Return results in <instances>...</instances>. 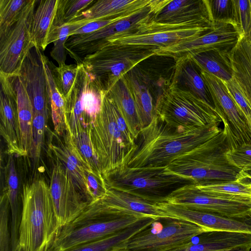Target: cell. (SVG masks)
Instances as JSON below:
<instances>
[{
    "instance_id": "cell-48",
    "label": "cell",
    "mask_w": 251,
    "mask_h": 251,
    "mask_svg": "<svg viewBox=\"0 0 251 251\" xmlns=\"http://www.w3.org/2000/svg\"><path fill=\"white\" fill-rule=\"evenodd\" d=\"M87 182L91 197V201L102 196L107 190L105 180L100 173L93 171L87 172Z\"/></svg>"
},
{
    "instance_id": "cell-42",
    "label": "cell",
    "mask_w": 251,
    "mask_h": 251,
    "mask_svg": "<svg viewBox=\"0 0 251 251\" xmlns=\"http://www.w3.org/2000/svg\"><path fill=\"white\" fill-rule=\"evenodd\" d=\"M226 156L232 165L245 172L251 171V143L230 149Z\"/></svg>"
},
{
    "instance_id": "cell-44",
    "label": "cell",
    "mask_w": 251,
    "mask_h": 251,
    "mask_svg": "<svg viewBox=\"0 0 251 251\" xmlns=\"http://www.w3.org/2000/svg\"><path fill=\"white\" fill-rule=\"evenodd\" d=\"M208 1L214 23L235 22L233 0H208Z\"/></svg>"
},
{
    "instance_id": "cell-22",
    "label": "cell",
    "mask_w": 251,
    "mask_h": 251,
    "mask_svg": "<svg viewBox=\"0 0 251 251\" xmlns=\"http://www.w3.org/2000/svg\"><path fill=\"white\" fill-rule=\"evenodd\" d=\"M213 29L196 28L136 31L114 36L107 40L103 47L108 45H125L160 49L197 37Z\"/></svg>"
},
{
    "instance_id": "cell-56",
    "label": "cell",
    "mask_w": 251,
    "mask_h": 251,
    "mask_svg": "<svg viewBox=\"0 0 251 251\" xmlns=\"http://www.w3.org/2000/svg\"><path fill=\"white\" fill-rule=\"evenodd\" d=\"M250 122H251V117H250Z\"/></svg>"
},
{
    "instance_id": "cell-36",
    "label": "cell",
    "mask_w": 251,
    "mask_h": 251,
    "mask_svg": "<svg viewBox=\"0 0 251 251\" xmlns=\"http://www.w3.org/2000/svg\"><path fill=\"white\" fill-rule=\"evenodd\" d=\"M29 0H0V40L18 21Z\"/></svg>"
},
{
    "instance_id": "cell-32",
    "label": "cell",
    "mask_w": 251,
    "mask_h": 251,
    "mask_svg": "<svg viewBox=\"0 0 251 251\" xmlns=\"http://www.w3.org/2000/svg\"><path fill=\"white\" fill-rule=\"evenodd\" d=\"M5 189L8 195L11 217V251H17L21 215L19 204V179L14 155H9L5 167Z\"/></svg>"
},
{
    "instance_id": "cell-21",
    "label": "cell",
    "mask_w": 251,
    "mask_h": 251,
    "mask_svg": "<svg viewBox=\"0 0 251 251\" xmlns=\"http://www.w3.org/2000/svg\"><path fill=\"white\" fill-rule=\"evenodd\" d=\"M43 53L37 47H33L15 74L19 76L25 86L33 104L34 113H43L49 110Z\"/></svg>"
},
{
    "instance_id": "cell-5",
    "label": "cell",
    "mask_w": 251,
    "mask_h": 251,
    "mask_svg": "<svg viewBox=\"0 0 251 251\" xmlns=\"http://www.w3.org/2000/svg\"><path fill=\"white\" fill-rule=\"evenodd\" d=\"M90 135L103 178L127 166L137 149L126 141L119 131L114 116L112 100L106 93L101 110L90 126Z\"/></svg>"
},
{
    "instance_id": "cell-29",
    "label": "cell",
    "mask_w": 251,
    "mask_h": 251,
    "mask_svg": "<svg viewBox=\"0 0 251 251\" xmlns=\"http://www.w3.org/2000/svg\"><path fill=\"white\" fill-rule=\"evenodd\" d=\"M58 0L38 1L31 24L32 41L43 51L49 45V37L53 28Z\"/></svg>"
},
{
    "instance_id": "cell-8",
    "label": "cell",
    "mask_w": 251,
    "mask_h": 251,
    "mask_svg": "<svg viewBox=\"0 0 251 251\" xmlns=\"http://www.w3.org/2000/svg\"><path fill=\"white\" fill-rule=\"evenodd\" d=\"M156 49L139 46L108 45L85 56L81 63L106 93L135 66L156 55Z\"/></svg>"
},
{
    "instance_id": "cell-27",
    "label": "cell",
    "mask_w": 251,
    "mask_h": 251,
    "mask_svg": "<svg viewBox=\"0 0 251 251\" xmlns=\"http://www.w3.org/2000/svg\"><path fill=\"white\" fill-rule=\"evenodd\" d=\"M151 0H95L92 4L79 13L72 22H77L85 25L94 21L116 17L142 9L148 5Z\"/></svg>"
},
{
    "instance_id": "cell-45",
    "label": "cell",
    "mask_w": 251,
    "mask_h": 251,
    "mask_svg": "<svg viewBox=\"0 0 251 251\" xmlns=\"http://www.w3.org/2000/svg\"><path fill=\"white\" fill-rule=\"evenodd\" d=\"M234 22L244 34L247 35L251 28V11L249 0H233Z\"/></svg>"
},
{
    "instance_id": "cell-38",
    "label": "cell",
    "mask_w": 251,
    "mask_h": 251,
    "mask_svg": "<svg viewBox=\"0 0 251 251\" xmlns=\"http://www.w3.org/2000/svg\"><path fill=\"white\" fill-rule=\"evenodd\" d=\"M195 185L201 191L209 194L251 197V189L249 185L238 179L219 183Z\"/></svg>"
},
{
    "instance_id": "cell-39",
    "label": "cell",
    "mask_w": 251,
    "mask_h": 251,
    "mask_svg": "<svg viewBox=\"0 0 251 251\" xmlns=\"http://www.w3.org/2000/svg\"><path fill=\"white\" fill-rule=\"evenodd\" d=\"M82 64L67 65L55 67L52 65V73L57 87L65 98L73 87L81 67Z\"/></svg>"
},
{
    "instance_id": "cell-33",
    "label": "cell",
    "mask_w": 251,
    "mask_h": 251,
    "mask_svg": "<svg viewBox=\"0 0 251 251\" xmlns=\"http://www.w3.org/2000/svg\"><path fill=\"white\" fill-rule=\"evenodd\" d=\"M156 221L144 218L134 225L113 234L73 249L69 251H110L125 244L137 234L143 232Z\"/></svg>"
},
{
    "instance_id": "cell-40",
    "label": "cell",
    "mask_w": 251,
    "mask_h": 251,
    "mask_svg": "<svg viewBox=\"0 0 251 251\" xmlns=\"http://www.w3.org/2000/svg\"><path fill=\"white\" fill-rule=\"evenodd\" d=\"M90 128V126L83 131L72 136L77 151L85 164L92 171L101 173L91 140Z\"/></svg>"
},
{
    "instance_id": "cell-55",
    "label": "cell",
    "mask_w": 251,
    "mask_h": 251,
    "mask_svg": "<svg viewBox=\"0 0 251 251\" xmlns=\"http://www.w3.org/2000/svg\"><path fill=\"white\" fill-rule=\"evenodd\" d=\"M249 188L251 189V184L249 185Z\"/></svg>"
},
{
    "instance_id": "cell-51",
    "label": "cell",
    "mask_w": 251,
    "mask_h": 251,
    "mask_svg": "<svg viewBox=\"0 0 251 251\" xmlns=\"http://www.w3.org/2000/svg\"><path fill=\"white\" fill-rule=\"evenodd\" d=\"M249 38V39L251 41V28L249 32V33L246 35Z\"/></svg>"
},
{
    "instance_id": "cell-34",
    "label": "cell",
    "mask_w": 251,
    "mask_h": 251,
    "mask_svg": "<svg viewBox=\"0 0 251 251\" xmlns=\"http://www.w3.org/2000/svg\"><path fill=\"white\" fill-rule=\"evenodd\" d=\"M227 51L212 50L187 57L199 70L212 75L223 81H227L233 78L232 72L226 56Z\"/></svg>"
},
{
    "instance_id": "cell-3",
    "label": "cell",
    "mask_w": 251,
    "mask_h": 251,
    "mask_svg": "<svg viewBox=\"0 0 251 251\" xmlns=\"http://www.w3.org/2000/svg\"><path fill=\"white\" fill-rule=\"evenodd\" d=\"M234 146L229 131L224 126L217 135L179 156L168 166L172 172L206 184L237 180L241 170L232 165L226 154Z\"/></svg>"
},
{
    "instance_id": "cell-53",
    "label": "cell",
    "mask_w": 251,
    "mask_h": 251,
    "mask_svg": "<svg viewBox=\"0 0 251 251\" xmlns=\"http://www.w3.org/2000/svg\"><path fill=\"white\" fill-rule=\"evenodd\" d=\"M17 251H24V250L22 249H21L19 247H18Z\"/></svg>"
},
{
    "instance_id": "cell-6",
    "label": "cell",
    "mask_w": 251,
    "mask_h": 251,
    "mask_svg": "<svg viewBox=\"0 0 251 251\" xmlns=\"http://www.w3.org/2000/svg\"><path fill=\"white\" fill-rule=\"evenodd\" d=\"M126 215L139 218L172 220L161 211L156 203L132 194L108 188L101 197L89 202L85 210L61 230H70L93 222L111 220Z\"/></svg>"
},
{
    "instance_id": "cell-16",
    "label": "cell",
    "mask_w": 251,
    "mask_h": 251,
    "mask_svg": "<svg viewBox=\"0 0 251 251\" xmlns=\"http://www.w3.org/2000/svg\"><path fill=\"white\" fill-rule=\"evenodd\" d=\"M36 2L29 0L18 21L0 40V73L7 75L16 74L28 52L35 46L31 24Z\"/></svg>"
},
{
    "instance_id": "cell-30",
    "label": "cell",
    "mask_w": 251,
    "mask_h": 251,
    "mask_svg": "<svg viewBox=\"0 0 251 251\" xmlns=\"http://www.w3.org/2000/svg\"><path fill=\"white\" fill-rule=\"evenodd\" d=\"M105 93L113 100L136 141L141 128L134 98L124 76Z\"/></svg>"
},
{
    "instance_id": "cell-49",
    "label": "cell",
    "mask_w": 251,
    "mask_h": 251,
    "mask_svg": "<svg viewBox=\"0 0 251 251\" xmlns=\"http://www.w3.org/2000/svg\"><path fill=\"white\" fill-rule=\"evenodd\" d=\"M251 247L245 246L221 251H251Z\"/></svg>"
},
{
    "instance_id": "cell-24",
    "label": "cell",
    "mask_w": 251,
    "mask_h": 251,
    "mask_svg": "<svg viewBox=\"0 0 251 251\" xmlns=\"http://www.w3.org/2000/svg\"><path fill=\"white\" fill-rule=\"evenodd\" d=\"M196 242L189 243L168 251H221L235 248L251 247V233L212 230L198 236Z\"/></svg>"
},
{
    "instance_id": "cell-47",
    "label": "cell",
    "mask_w": 251,
    "mask_h": 251,
    "mask_svg": "<svg viewBox=\"0 0 251 251\" xmlns=\"http://www.w3.org/2000/svg\"><path fill=\"white\" fill-rule=\"evenodd\" d=\"M139 10L124 14L114 18L91 22L73 31L70 34V37L72 36L84 35L95 32L114 22L128 17Z\"/></svg>"
},
{
    "instance_id": "cell-13",
    "label": "cell",
    "mask_w": 251,
    "mask_h": 251,
    "mask_svg": "<svg viewBox=\"0 0 251 251\" xmlns=\"http://www.w3.org/2000/svg\"><path fill=\"white\" fill-rule=\"evenodd\" d=\"M215 25L214 29L197 37L157 49L156 55L170 57L176 61L209 50L229 51L244 34L234 22H218Z\"/></svg>"
},
{
    "instance_id": "cell-18",
    "label": "cell",
    "mask_w": 251,
    "mask_h": 251,
    "mask_svg": "<svg viewBox=\"0 0 251 251\" xmlns=\"http://www.w3.org/2000/svg\"><path fill=\"white\" fill-rule=\"evenodd\" d=\"M143 218L126 215L111 220L93 222L70 230L60 231L49 251H69L120 231Z\"/></svg>"
},
{
    "instance_id": "cell-26",
    "label": "cell",
    "mask_w": 251,
    "mask_h": 251,
    "mask_svg": "<svg viewBox=\"0 0 251 251\" xmlns=\"http://www.w3.org/2000/svg\"><path fill=\"white\" fill-rule=\"evenodd\" d=\"M171 84L190 92L215 108L200 70L189 57H184L175 61Z\"/></svg>"
},
{
    "instance_id": "cell-12",
    "label": "cell",
    "mask_w": 251,
    "mask_h": 251,
    "mask_svg": "<svg viewBox=\"0 0 251 251\" xmlns=\"http://www.w3.org/2000/svg\"><path fill=\"white\" fill-rule=\"evenodd\" d=\"M165 202L229 216H245L251 214V197L209 194L198 189L195 184L173 191L166 198Z\"/></svg>"
},
{
    "instance_id": "cell-35",
    "label": "cell",
    "mask_w": 251,
    "mask_h": 251,
    "mask_svg": "<svg viewBox=\"0 0 251 251\" xmlns=\"http://www.w3.org/2000/svg\"><path fill=\"white\" fill-rule=\"evenodd\" d=\"M83 25L84 24L76 22L59 26L53 25L49 37V44H53L50 54L59 66L65 64L67 53L65 44L70 34Z\"/></svg>"
},
{
    "instance_id": "cell-54",
    "label": "cell",
    "mask_w": 251,
    "mask_h": 251,
    "mask_svg": "<svg viewBox=\"0 0 251 251\" xmlns=\"http://www.w3.org/2000/svg\"><path fill=\"white\" fill-rule=\"evenodd\" d=\"M250 7L251 11V0H249Z\"/></svg>"
},
{
    "instance_id": "cell-28",
    "label": "cell",
    "mask_w": 251,
    "mask_h": 251,
    "mask_svg": "<svg viewBox=\"0 0 251 251\" xmlns=\"http://www.w3.org/2000/svg\"><path fill=\"white\" fill-rule=\"evenodd\" d=\"M16 92L17 111L23 149L25 156L32 150V124L34 108L25 86L16 74L9 75Z\"/></svg>"
},
{
    "instance_id": "cell-1",
    "label": "cell",
    "mask_w": 251,
    "mask_h": 251,
    "mask_svg": "<svg viewBox=\"0 0 251 251\" xmlns=\"http://www.w3.org/2000/svg\"><path fill=\"white\" fill-rule=\"evenodd\" d=\"M220 123L180 130L171 127L156 117L142 129L137 148L127 166L133 168L167 167L179 156L218 134Z\"/></svg>"
},
{
    "instance_id": "cell-31",
    "label": "cell",
    "mask_w": 251,
    "mask_h": 251,
    "mask_svg": "<svg viewBox=\"0 0 251 251\" xmlns=\"http://www.w3.org/2000/svg\"><path fill=\"white\" fill-rule=\"evenodd\" d=\"M42 60L46 75L49 103L55 132L59 136H63L67 131L68 126L66 116V101L65 97L59 91L54 79L52 65L43 53Z\"/></svg>"
},
{
    "instance_id": "cell-10",
    "label": "cell",
    "mask_w": 251,
    "mask_h": 251,
    "mask_svg": "<svg viewBox=\"0 0 251 251\" xmlns=\"http://www.w3.org/2000/svg\"><path fill=\"white\" fill-rule=\"evenodd\" d=\"M162 0H151L147 6L131 15L119 20L95 32L69 37L65 48L76 64H81L83 58L103 47L110 38L118 35L136 31L149 20L159 10Z\"/></svg>"
},
{
    "instance_id": "cell-11",
    "label": "cell",
    "mask_w": 251,
    "mask_h": 251,
    "mask_svg": "<svg viewBox=\"0 0 251 251\" xmlns=\"http://www.w3.org/2000/svg\"><path fill=\"white\" fill-rule=\"evenodd\" d=\"M215 26L208 0H168L136 31L213 29Z\"/></svg>"
},
{
    "instance_id": "cell-50",
    "label": "cell",
    "mask_w": 251,
    "mask_h": 251,
    "mask_svg": "<svg viewBox=\"0 0 251 251\" xmlns=\"http://www.w3.org/2000/svg\"><path fill=\"white\" fill-rule=\"evenodd\" d=\"M110 251H130L126 248L122 246V245H120L118 247H116L114 248H113L112 250H111Z\"/></svg>"
},
{
    "instance_id": "cell-23",
    "label": "cell",
    "mask_w": 251,
    "mask_h": 251,
    "mask_svg": "<svg viewBox=\"0 0 251 251\" xmlns=\"http://www.w3.org/2000/svg\"><path fill=\"white\" fill-rule=\"evenodd\" d=\"M63 137L62 141L56 136V143H50V149L57 159L68 171L78 189L89 203L91 201V197L87 182V174L92 170L82 159L69 130Z\"/></svg>"
},
{
    "instance_id": "cell-25",
    "label": "cell",
    "mask_w": 251,
    "mask_h": 251,
    "mask_svg": "<svg viewBox=\"0 0 251 251\" xmlns=\"http://www.w3.org/2000/svg\"><path fill=\"white\" fill-rule=\"evenodd\" d=\"M226 56L233 78L251 107V41L246 34L226 52Z\"/></svg>"
},
{
    "instance_id": "cell-43",
    "label": "cell",
    "mask_w": 251,
    "mask_h": 251,
    "mask_svg": "<svg viewBox=\"0 0 251 251\" xmlns=\"http://www.w3.org/2000/svg\"><path fill=\"white\" fill-rule=\"evenodd\" d=\"M48 111L43 113H34L32 124V150L31 157H40L44 143V135Z\"/></svg>"
},
{
    "instance_id": "cell-4",
    "label": "cell",
    "mask_w": 251,
    "mask_h": 251,
    "mask_svg": "<svg viewBox=\"0 0 251 251\" xmlns=\"http://www.w3.org/2000/svg\"><path fill=\"white\" fill-rule=\"evenodd\" d=\"M107 188L124 191L148 201L165 202L173 191L193 180L165 167L133 168L126 166L104 178Z\"/></svg>"
},
{
    "instance_id": "cell-19",
    "label": "cell",
    "mask_w": 251,
    "mask_h": 251,
    "mask_svg": "<svg viewBox=\"0 0 251 251\" xmlns=\"http://www.w3.org/2000/svg\"><path fill=\"white\" fill-rule=\"evenodd\" d=\"M159 208L172 220L189 222L209 230L251 233V214L245 216H229L192 209L166 202L156 203Z\"/></svg>"
},
{
    "instance_id": "cell-7",
    "label": "cell",
    "mask_w": 251,
    "mask_h": 251,
    "mask_svg": "<svg viewBox=\"0 0 251 251\" xmlns=\"http://www.w3.org/2000/svg\"><path fill=\"white\" fill-rule=\"evenodd\" d=\"M156 115L167 126L180 130L222 122L214 107L190 92L172 84L156 107Z\"/></svg>"
},
{
    "instance_id": "cell-20",
    "label": "cell",
    "mask_w": 251,
    "mask_h": 251,
    "mask_svg": "<svg viewBox=\"0 0 251 251\" xmlns=\"http://www.w3.org/2000/svg\"><path fill=\"white\" fill-rule=\"evenodd\" d=\"M0 133L9 155L25 156L19 125L16 92L9 75L0 73Z\"/></svg>"
},
{
    "instance_id": "cell-14",
    "label": "cell",
    "mask_w": 251,
    "mask_h": 251,
    "mask_svg": "<svg viewBox=\"0 0 251 251\" xmlns=\"http://www.w3.org/2000/svg\"><path fill=\"white\" fill-rule=\"evenodd\" d=\"M49 187L61 229L80 215L89 203L83 198L68 171L58 160L51 172Z\"/></svg>"
},
{
    "instance_id": "cell-17",
    "label": "cell",
    "mask_w": 251,
    "mask_h": 251,
    "mask_svg": "<svg viewBox=\"0 0 251 251\" xmlns=\"http://www.w3.org/2000/svg\"><path fill=\"white\" fill-rule=\"evenodd\" d=\"M208 231L189 222L172 220L160 231H143L121 245L132 251H168L189 243Z\"/></svg>"
},
{
    "instance_id": "cell-2",
    "label": "cell",
    "mask_w": 251,
    "mask_h": 251,
    "mask_svg": "<svg viewBox=\"0 0 251 251\" xmlns=\"http://www.w3.org/2000/svg\"><path fill=\"white\" fill-rule=\"evenodd\" d=\"M18 247L24 251H49L59 235L50 187L43 179L23 186Z\"/></svg>"
},
{
    "instance_id": "cell-9",
    "label": "cell",
    "mask_w": 251,
    "mask_h": 251,
    "mask_svg": "<svg viewBox=\"0 0 251 251\" xmlns=\"http://www.w3.org/2000/svg\"><path fill=\"white\" fill-rule=\"evenodd\" d=\"M172 77L162 75L142 62L124 76L135 102L141 130L157 117L156 107L169 88Z\"/></svg>"
},
{
    "instance_id": "cell-52",
    "label": "cell",
    "mask_w": 251,
    "mask_h": 251,
    "mask_svg": "<svg viewBox=\"0 0 251 251\" xmlns=\"http://www.w3.org/2000/svg\"><path fill=\"white\" fill-rule=\"evenodd\" d=\"M248 176L251 179V171L246 172Z\"/></svg>"
},
{
    "instance_id": "cell-15",
    "label": "cell",
    "mask_w": 251,
    "mask_h": 251,
    "mask_svg": "<svg viewBox=\"0 0 251 251\" xmlns=\"http://www.w3.org/2000/svg\"><path fill=\"white\" fill-rule=\"evenodd\" d=\"M210 94L215 110L229 132L234 148L251 143V127L221 79L200 70Z\"/></svg>"
},
{
    "instance_id": "cell-46",
    "label": "cell",
    "mask_w": 251,
    "mask_h": 251,
    "mask_svg": "<svg viewBox=\"0 0 251 251\" xmlns=\"http://www.w3.org/2000/svg\"><path fill=\"white\" fill-rule=\"evenodd\" d=\"M223 81L231 98L235 102L238 107L245 116L251 127L250 122L251 107L237 84L233 78H232L230 80Z\"/></svg>"
},
{
    "instance_id": "cell-37",
    "label": "cell",
    "mask_w": 251,
    "mask_h": 251,
    "mask_svg": "<svg viewBox=\"0 0 251 251\" xmlns=\"http://www.w3.org/2000/svg\"><path fill=\"white\" fill-rule=\"evenodd\" d=\"M95 0H58L53 25L59 26L71 23Z\"/></svg>"
},
{
    "instance_id": "cell-41",
    "label": "cell",
    "mask_w": 251,
    "mask_h": 251,
    "mask_svg": "<svg viewBox=\"0 0 251 251\" xmlns=\"http://www.w3.org/2000/svg\"><path fill=\"white\" fill-rule=\"evenodd\" d=\"M9 200L5 187L0 198V251H11Z\"/></svg>"
}]
</instances>
